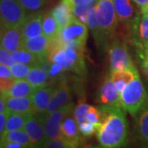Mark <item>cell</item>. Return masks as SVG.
Segmentation results:
<instances>
[{
  "label": "cell",
  "mask_w": 148,
  "mask_h": 148,
  "mask_svg": "<svg viewBox=\"0 0 148 148\" xmlns=\"http://www.w3.org/2000/svg\"><path fill=\"white\" fill-rule=\"evenodd\" d=\"M60 129L64 138L77 143L79 144V146L81 145L82 138L80 137L77 123L74 119L71 117H66L61 123Z\"/></svg>",
  "instance_id": "obj_23"
},
{
  "label": "cell",
  "mask_w": 148,
  "mask_h": 148,
  "mask_svg": "<svg viewBox=\"0 0 148 148\" xmlns=\"http://www.w3.org/2000/svg\"><path fill=\"white\" fill-rule=\"evenodd\" d=\"M79 144L70 141L65 138H58L49 139L45 143L43 147L47 148H73L78 147Z\"/></svg>",
  "instance_id": "obj_29"
},
{
  "label": "cell",
  "mask_w": 148,
  "mask_h": 148,
  "mask_svg": "<svg viewBox=\"0 0 148 148\" xmlns=\"http://www.w3.org/2000/svg\"><path fill=\"white\" fill-rule=\"evenodd\" d=\"M102 113L101 127L96 132V138L101 147L118 148L128 143V126L122 108L100 106Z\"/></svg>",
  "instance_id": "obj_1"
},
{
  "label": "cell",
  "mask_w": 148,
  "mask_h": 148,
  "mask_svg": "<svg viewBox=\"0 0 148 148\" xmlns=\"http://www.w3.org/2000/svg\"><path fill=\"white\" fill-rule=\"evenodd\" d=\"M97 101L100 106L110 108H122L120 93L117 90L110 76L106 77L98 91Z\"/></svg>",
  "instance_id": "obj_9"
},
{
  "label": "cell",
  "mask_w": 148,
  "mask_h": 148,
  "mask_svg": "<svg viewBox=\"0 0 148 148\" xmlns=\"http://www.w3.org/2000/svg\"><path fill=\"white\" fill-rule=\"evenodd\" d=\"M135 129L139 140L148 146V101L134 116Z\"/></svg>",
  "instance_id": "obj_19"
},
{
  "label": "cell",
  "mask_w": 148,
  "mask_h": 148,
  "mask_svg": "<svg viewBox=\"0 0 148 148\" xmlns=\"http://www.w3.org/2000/svg\"><path fill=\"white\" fill-rule=\"evenodd\" d=\"M130 40L136 49H148V16H135L129 30Z\"/></svg>",
  "instance_id": "obj_10"
},
{
  "label": "cell",
  "mask_w": 148,
  "mask_h": 148,
  "mask_svg": "<svg viewBox=\"0 0 148 148\" xmlns=\"http://www.w3.org/2000/svg\"><path fill=\"white\" fill-rule=\"evenodd\" d=\"M14 63L15 61L12 58V53L0 45V64L11 67Z\"/></svg>",
  "instance_id": "obj_38"
},
{
  "label": "cell",
  "mask_w": 148,
  "mask_h": 148,
  "mask_svg": "<svg viewBox=\"0 0 148 148\" xmlns=\"http://www.w3.org/2000/svg\"><path fill=\"white\" fill-rule=\"evenodd\" d=\"M86 120L92 122L94 123L101 125V122H102V113L100 108H96L94 106H90L89 107L88 112L86 114Z\"/></svg>",
  "instance_id": "obj_35"
},
{
  "label": "cell",
  "mask_w": 148,
  "mask_h": 148,
  "mask_svg": "<svg viewBox=\"0 0 148 148\" xmlns=\"http://www.w3.org/2000/svg\"><path fill=\"white\" fill-rule=\"evenodd\" d=\"M65 72L64 67L59 64H56V63H52L50 69L49 71V82H50V85H53L55 79H58V76L62 73Z\"/></svg>",
  "instance_id": "obj_37"
},
{
  "label": "cell",
  "mask_w": 148,
  "mask_h": 148,
  "mask_svg": "<svg viewBox=\"0 0 148 148\" xmlns=\"http://www.w3.org/2000/svg\"><path fill=\"white\" fill-rule=\"evenodd\" d=\"M15 79L13 78H3L0 77V91H6L8 90L12 85L13 84Z\"/></svg>",
  "instance_id": "obj_40"
},
{
  "label": "cell",
  "mask_w": 148,
  "mask_h": 148,
  "mask_svg": "<svg viewBox=\"0 0 148 148\" xmlns=\"http://www.w3.org/2000/svg\"><path fill=\"white\" fill-rule=\"evenodd\" d=\"M72 99L73 97L70 86L65 81H61L58 86H55L54 92L45 114V116L70 104L73 102Z\"/></svg>",
  "instance_id": "obj_11"
},
{
  "label": "cell",
  "mask_w": 148,
  "mask_h": 148,
  "mask_svg": "<svg viewBox=\"0 0 148 148\" xmlns=\"http://www.w3.org/2000/svg\"><path fill=\"white\" fill-rule=\"evenodd\" d=\"M97 3V0H90L86 3H84L82 4H79L72 8V11L73 13L74 16L77 19L82 14H87L90 9L94 8Z\"/></svg>",
  "instance_id": "obj_34"
},
{
  "label": "cell",
  "mask_w": 148,
  "mask_h": 148,
  "mask_svg": "<svg viewBox=\"0 0 148 148\" xmlns=\"http://www.w3.org/2000/svg\"><path fill=\"white\" fill-rule=\"evenodd\" d=\"M64 2H65L67 4H69L70 6V8H73L75 6L79 5V4H82L84 3H86L90 0H63Z\"/></svg>",
  "instance_id": "obj_43"
},
{
  "label": "cell",
  "mask_w": 148,
  "mask_h": 148,
  "mask_svg": "<svg viewBox=\"0 0 148 148\" xmlns=\"http://www.w3.org/2000/svg\"><path fill=\"white\" fill-rule=\"evenodd\" d=\"M55 90V86H47L34 90L31 97L33 102L34 114H45L47 107Z\"/></svg>",
  "instance_id": "obj_13"
},
{
  "label": "cell",
  "mask_w": 148,
  "mask_h": 148,
  "mask_svg": "<svg viewBox=\"0 0 148 148\" xmlns=\"http://www.w3.org/2000/svg\"><path fill=\"white\" fill-rule=\"evenodd\" d=\"M6 109V96L2 91H0V113L5 110Z\"/></svg>",
  "instance_id": "obj_45"
},
{
  "label": "cell",
  "mask_w": 148,
  "mask_h": 148,
  "mask_svg": "<svg viewBox=\"0 0 148 148\" xmlns=\"http://www.w3.org/2000/svg\"><path fill=\"white\" fill-rule=\"evenodd\" d=\"M136 52L142 69L148 77V49H136Z\"/></svg>",
  "instance_id": "obj_36"
},
{
  "label": "cell",
  "mask_w": 148,
  "mask_h": 148,
  "mask_svg": "<svg viewBox=\"0 0 148 148\" xmlns=\"http://www.w3.org/2000/svg\"><path fill=\"white\" fill-rule=\"evenodd\" d=\"M110 76L117 90H119V93H121L122 90L124 89V87L131 81H132L136 77L139 76V73L137 69H127V70L111 71Z\"/></svg>",
  "instance_id": "obj_21"
},
{
  "label": "cell",
  "mask_w": 148,
  "mask_h": 148,
  "mask_svg": "<svg viewBox=\"0 0 148 148\" xmlns=\"http://www.w3.org/2000/svg\"><path fill=\"white\" fill-rule=\"evenodd\" d=\"M86 26L90 30L92 36L94 37L95 45L97 49L101 51V53H105L107 49L109 43L106 41L105 37L103 36L101 31V28L99 27V24L96 19V11H95V6L89 10L87 12V24Z\"/></svg>",
  "instance_id": "obj_16"
},
{
  "label": "cell",
  "mask_w": 148,
  "mask_h": 148,
  "mask_svg": "<svg viewBox=\"0 0 148 148\" xmlns=\"http://www.w3.org/2000/svg\"><path fill=\"white\" fill-rule=\"evenodd\" d=\"M148 101V94L140 76L136 77L120 93L121 107L134 117Z\"/></svg>",
  "instance_id": "obj_2"
},
{
  "label": "cell",
  "mask_w": 148,
  "mask_h": 148,
  "mask_svg": "<svg viewBox=\"0 0 148 148\" xmlns=\"http://www.w3.org/2000/svg\"><path fill=\"white\" fill-rule=\"evenodd\" d=\"M77 19H78L81 22L84 23L85 25L87 24V14H82V15H81Z\"/></svg>",
  "instance_id": "obj_46"
},
{
  "label": "cell",
  "mask_w": 148,
  "mask_h": 148,
  "mask_svg": "<svg viewBox=\"0 0 148 148\" xmlns=\"http://www.w3.org/2000/svg\"><path fill=\"white\" fill-rule=\"evenodd\" d=\"M36 90L27 80H15L10 88L6 91H2L6 97H21L30 96Z\"/></svg>",
  "instance_id": "obj_22"
},
{
  "label": "cell",
  "mask_w": 148,
  "mask_h": 148,
  "mask_svg": "<svg viewBox=\"0 0 148 148\" xmlns=\"http://www.w3.org/2000/svg\"><path fill=\"white\" fill-rule=\"evenodd\" d=\"M87 36L88 27L76 18L68 26L62 28L57 37L64 46L85 51Z\"/></svg>",
  "instance_id": "obj_5"
},
{
  "label": "cell",
  "mask_w": 148,
  "mask_h": 148,
  "mask_svg": "<svg viewBox=\"0 0 148 148\" xmlns=\"http://www.w3.org/2000/svg\"><path fill=\"white\" fill-rule=\"evenodd\" d=\"M27 15L19 0H0V26L3 29L21 26Z\"/></svg>",
  "instance_id": "obj_6"
},
{
  "label": "cell",
  "mask_w": 148,
  "mask_h": 148,
  "mask_svg": "<svg viewBox=\"0 0 148 148\" xmlns=\"http://www.w3.org/2000/svg\"><path fill=\"white\" fill-rule=\"evenodd\" d=\"M12 56L16 63L29 64V65H32V67L36 64V62L40 58L35 53H32L29 50L23 48H20L15 51L12 52Z\"/></svg>",
  "instance_id": "obj_28"
},
{
  "label": "cell",
  "mask_w": 148,
  "mask_h": 148,
  "mask_svg": "<svg viewBox=\"0 0 148 148\" xmlns=\"http://www.w3.org/2000/svg\"><path fill=\"white\" fill-rule=\"evenodd\" d=\"M90 106V105H88L85 101L84 99H81L78 101V104L77 105V106L74 108L73 110L74 119L76 120L77 124L86 120V114L88 112Z\"/></svg>",
  "instance_id": "obj_31"
},
{
  "label": "cell",
  "mask_w": 148,
  "mask_h": 148,
  "mask_svg": "<svg viewBox=\"0 0 148 148\" xmlns=\"http://www.w3.org/2000/svg\"><path fill=\"white\" fill-rule=\"evenodd\" d=\"M27 114H20V113H12L11 112L9 116L6 121L5 128L3 135L11 132V131H15V130H20L23 129L24 124L27 119Z\"/></svg>",
  "instance_id": "obj_26"
},
{
  "label": "cell",
  "mask_w": 148,
  "mask_h": 148,
  "mask_svg": "<svg viewBox=\"0 0 148 148\" xmlns=\"http://www.w3.org/2000/svg\"><path fill=\"white\" fill-rule=\"evenodd\" d=\"M22 40L21 26L9 27L4 29L0 45L12 53L21 48Z\"/></svg>",
  "instance_id": "obj_17"
},
{
  "label": "cell",
  "mask_w": 148,
  "mask_h": 148,
  "mask_svg": "<svg viewBox=\"0 0 148 148\" xmlns=\"http://www.w3.org/2000/svg\"><path fill=\"white\" fill-rule=\"evenodd\" d=\"M74 110L73 102L64 106L63 108L54 111L45 116V132L47 140L53 138H64L61 132L60 126L62 122L69 116Z\"/></svg>",
  "instance_id": "obj_8"
},
{
  "label": "cell",
  "mask_w": 148,
  "mask_h": 148,
  "mask_svg": "<svg viewBox=\"0 0 148 148\" xmlns=\"http://www.w3.org/2000/svg\"><path fill=\"white\" fill-rule=\"evenodd\" d=\"M44 14L45 13L40 11L27 14L21 25L23 39H31L43 34L42 21Z\"/></svg>",
  "instance_id": "obj_12"
},
{
  "label": "cell",
  "mask_w": 148,
  "mask_h": 148,
  "mask_svg": "<svg viewBox=\"0 0 148 148\" xmlns=\"http://www.w3.org/2000/svg\"><path fill=\"white\" fill-rule=\"evenodd\" d=\"M3 141H9V142L19 143L23 147H32L30 138L27 134V132L23 129L11 131V132L6 133L3 136L1 143Z\"/></svg>",
  "instance_id": "obj_27"
},
{
  "label": "cell",
  "mask_w": 148,
  "mask_h": 148,
  "mask_svg": "<svg viewBox=\"0 0 148 148\" xmlns=\"http://www.w3.org/2000/svg\"><path fill=\"white\" fill-rule=\"evenodd\" d=\"M50 12L55 19L60 30L70 24L74 19H76L70 6L63 0L56 7H54Z\"/></svg>",
  "instance_id": "obj_20"
},
{
  "label": "cell",
  "mask_w": 148,
  "mask_h": 148,
  "mask_svg": "<svg viewBox=\"0 0 148 148\" xmlns=\"http://www.w3.org/2000/svg\"><path fill=\"white\" fill-rule=\"evenodd\" d=\"M141 13H142V15H146L148 16V7L146 9H144L143 12H141Z\"/></svg>",
  "instance_id": "obj_48"
},
{
  "label": "cell",
  "mask_w": 148,
  "mask_h": 148,
  "mask_svg": "<svg viewBox=\"0 0 148 148\" xmlns=\"http://www.w3.org/2000/svg\"><path fill=\"white\" fill-rule=\"evenodd\" d=\"M6 107L12 113L32 114L34 113L33 102L30 96L6 97Z\"/></svg>",
  "instance_id": "obj_18"
},
{
  "label": "cell",
  "mask_w": 148,
  "mask_h": 148,
  "mask_svg": "<svg viewBox=\"0 0 148 148\" xmlns=\"http://www.w3.org/2000/svg\"><path fill=\"white\" fill-rule=\"evenodd\" d=\"M132 0H113L119 21L129 32L134 20V9Z\"/></svg>",
  "instance_id": "obj_15"
},
{
  "label": "cell",
  "mask_w": 148,
  "mask_h": 148,
  "mask_svg": "<svg viewBox=\"0 0 148 148\" xmlns=\"http://www.w3.org/2000/svg\"><path fill=\"white\" fill-rule=\"evenodd\" d=\"M0 147L5 148H22L23 147L19 143H14V142H9V141H3L0 143Z\"/></svg>",
  "instance_id": "obj_42"
},
{
  "label": "cell",
  "mask_w": 148,
  "mask_h": 148,
  "mask_svg": "<svg viewBox=\"0 0 148 148\" xmlns=\"http://www.w3.org/2000/svg\"><path fill=\"white\" fill-rule=\"evenodd\" d=\"M96 19L106 41L110 44L115 36L119 19L113 0H98L95 5Z\"/></svg>",
  "instance_id": "obj_3"
},
{
  "label": "cell",
  "mask_w": 148,
  "mask_h": 148,
  "mask_svg": "<svg viewBox=\"0 0 148 148\" xmlns=\"http://www.w3.org/2000/svg\"><path fill=\"white\" fill-rule=\"evenodd\" d=\"M46 0H19L27 14L39 11L45 4Z\"/></svg>",
  "instance_id": "obj_33"
},
{
  "label": "cell",
  "mask_w": 148,
  "mask_h": 148,
  "mask_svg": "<svg viewBox=\"0 0 148 148\" xmlns=\"http://www.w3.org/2000/svg\"><path fill=\"white\" fill-rule=\"evenodd\" d=\"M3 32H4V29L0 26V42H1L2 37H3Z\"/></svg>",
  "instance_id": "obj_47"
},
{
  "label": "cell",
  "mask_w": 148,
  "mask_h": 148,
  "mask_svg": "<svg viewBox=\"0 0 148 148\" xmlns=\"http://www.w3.org/2000/svg\"><path fill=\"white\" fill-rule=\"evenodd\" d=\"M140 8L141 12L146 9L148 7V0H132Z\"/></svg>",
  "instance_id": "obj_44"
},
{
  "label": "cell",
  "mask_w": 148,
  "mask_h": 148,
  "mask_svg": "<svg viewBox=\"0 0 148 148\" xmlns=\"http://www.w3.org/2000/svg\"><path fill=\"white\" fill-rule=\"evenodd\" d=\"M26 79L34 86L35 89L51 86L47 72L36 66L32 67Z\"/></svg>",
  "instance_id": "obj_24"
},
{
  "label": "cell",
  "mask_w": 148,
  "mask_h": 148,
  "mask_svg": "<svg viewBox=\"0 0 148 148\" xmlns=\"http://www.w3.org/2000/svg\"><path fill=\"white\" fill-rule=\"evenodd\" d=\"M110 71L137 69L132 60L126 42L119 37L114 36L108 45Z\"/></svg>",
  "instance_id": "obj_4"
},
{
  "label": "cell",
  "mask_w": 148,
  "mask_h": 148,
  "mask_svg": "<svg viewBox=\"0 0 148 148\" xmlns=\"http://www.w3.org/2000/svg\"><path fill=\"white\" fill-rule=\"evenodd\" d=\"M32 68V65L15 62L10 67V70L12 77L15 80L26 79Z\"/></svg>",
  "instance_id": "obj_30"
},
{
  "label": "cell",
  "mask_w": 148,
  "mask_h": 148,
  "mask_svg": "<svg viewBox=\"0 0 148 148\" xmlns=\"http://www.w3.org/2000/svg\"><path fill=\"white\" fill-rule=\"evenodd\" d=\"M100 127H101V125L94 123L88 121V120H86V121L77 124V127H78L80 133L82 135H83L84 137H91L92 135L96 133L97 130L99 129Z\"/></svg>",
  "instance_id": "obj_32"
},
{
  "label": "cell",
  "mask_w": 148,
  "mask_h": 148,
  "mask_svg": "<svg viewBox=\"0 0 148 148\" xmlns=\"http://www.w3.org/2000/svg\"><path fill=\"white\" fill-rule=\"evenodd\" d=\"M0 77L3 78H13L11 73L10 67H8L5 65L0 64ZM14 79V78H13Z\"/></svg>",
  "instance_id": "obj_41"
},
{
  "label": "cell",
  "mask_w": 148,
  "mask_h": 148,
  "mask_svg": "<svg viewBox=\"0 0 148 148\" xmlns=\"http://www.w3.org/2000/svg\"><path fill=\"white\" fill-rule=\"evenodd\" d=\"M10 114L11 111L8 110V109H6L5 110L0 113V143H1V141H2V138L3 136L6 121H7V119H8V118Z\"/></svg>",
  "instance_id": "obj_39"
},
{
  "label": "cell",
  "mask_w": 148,
  "mask_h": 148,
  "mask_svg": "<svg viewBox=\"0 0 148 148\" xmlns=\"http://www.w3.org/2000/svg\"><path fill=\"white\" fill-rule=\"evenodd\" d=\"M42 31L43 34L45 35L50 40H53L58 36L60 29L55 19L52 16L51 12H47L44 14L42 21Z\"/></svg>",
  "instance_id": "obj_25"
},
{
  "label": "cell",
  "mask_w": 148,
  "mask_h": 148,
  "mask_svg": "<svg viewBox=\"0 0 148 148\" xmlns=\"http://www.w3.org/2000/svg\"><path fill=\"white\" fill-rule=\"evenodd\" d=\"M45 114H28L23 130L30 138L32 147H43L47 141L45 132Z\"/></svg>",
  "instance_id": "obj_7"
},
{
  "label": "cell",
  "mask_w": 148,
  "mask_h": 148,
  "mask_svg": "<svg viewBox=\"0 0 148 148\" xmlns=\"http://www.w3.org/2000/svg\"><path fill=\"white\" fill-rule=\"evenodd\" d=\"M49 45L50 39L45 35L40 34V36L31 39H23L21 48L35 53L38 57H46L49 53Z\"/></svg>",
  "instance_id": "obj_14"
}]
</instances>
